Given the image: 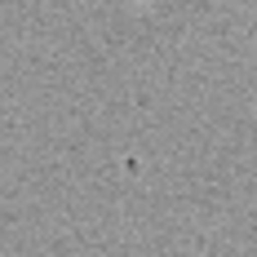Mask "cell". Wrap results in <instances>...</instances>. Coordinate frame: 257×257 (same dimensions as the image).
<instances>
[]
</instances>
